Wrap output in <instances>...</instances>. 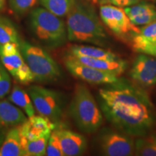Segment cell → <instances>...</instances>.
<instances>
[{
    "label": "cell",
    "instance_id": "obj_1",
    "mask_svg": "<svg viewBox=\"0 0 156 156\" xmlns=\"http://www.w3.org/2000/svg\"><path fill=\"white\" fill-rule=\"evenodd\" d=\"M102 114L116 129L132 136H142L156 127V108L147 93L124 78L99 89Z\"/></svg>",
    "mask_w": 156,
    "mask_h": 156
},
{
    "label": "cell",
    "instance_id": "obj_2",
    "mask_svg": "<svg viewBox=\"0 0 156 156\" xmlns=\"http://www.w3.org/2000/svg\"><path fill=\"white\" fill-rule=\"evenodd\" d=\"M66 26L69 41L98 46H104L108 44V36L94 8L81 0H77L68 13Z\"/></svg>",
    "mask_w": 156,
    "mask_h": 156
},
{
    "label": "cell",
    "instance_id": "obj_3",
    "mask_svg": "<svg viewBox=\"0 0 156 156\" xmlns=\"http://www.w3.org/2000/svg\"><path fill=\"white\" fill-rule=\"evenodd\" d=\"M29 28L36 41L45 48L56 49L63 46L68 40L64 21L43 7L30 12Z\"/></svg>",
    "mask_w": 156,
    "mask_h": 156
},
{
    "label": "cell",
    "instance_id": "obj_4",
    "mask_svg": "<svg viewBox=\"0 0 156 156\" xmlns=\"http://www.w3.org/2000/svg\"><path fill=\"white\" fill-rule=\"evenodd\" d=\"M69 114L77 128L85 134L95 133L103 124V114L99 105L83 84L76 85Z\"/></svg>",
    "mask_w": 156,
    "mask_h": 156
},
{
    "label": "cell",
    "instance_id": "obj_5",
    "mask_svg": "<svg viewBox=\"0 0 156 156\" xmlns=\"http://www.w3.org/2000/svg\"><path fill=\"white\" fill-rule=\"evenodd\" d=\"M19 48L32 73L34 81L38 83H53L62 77L61 68L44 48L23 40L20 42Z\"/></svg>",
    "mask_w": 156,
    "mask_h": 156
},
{
    "label": "cell",
    "instance_id": "obj_6",
    "mask_svg": "<svg viewBox=\"0 0 156 156\" xmlns=\"http://www.w3.org/2000/svg\"><path fill=\"white\" fill-rule=\"evenodd\" d=\"M27 91L36 112L55 124L59 122L65 105L64 96L61 93L41 85H32Z\"/></svg>",
    "mask_w": 156,
    "mask_h": 156
},
{
    "label": "cell",
    "instance_id": "obj_7",
    "mask_svg": "<svg viewBox=\"0 0 156 156\" xmlns=\"http://www.w3.org/2000/svg\"><path fill=\"white\" fill-rule=\"evenodd\" d=\"M96 143L99 152L105 156H131L134 153L132 136L115 128H103L98 134Z\"/></svg>",
    "mask_w": 156,
    "mask_h": 156
},
{
    "label": "cell",
    "instance_id": "obj_8",
    "mask_svg": "<svg viewBox=\"0 0 156 156\" xmlns=\"http://www.w3.org/2000/svg\"><path fill=\"white\" fill-rule=\"evenodd\" d=\"M0 61L18 83L28 84L34 81V77L25 63L18 44L8 43L0 46Z\"/></svg>",
    "mask_w": 156,
    "mask_h": 156
},
{
    "label": "cell",
    "instance_id": "obj_9",
    "mask_svg": "<svg viewBox=\"0 0 156 156\" xmlns=\"http://www.w3.org/2000/svg\"><path fill=\"white\" fill-rule=\"evenodd\" d=\"M100 17L107 28L121 38H132L140 31V28L130 21L122 7L111 5H101Z\"/></svg>",
    "mask_w": 156,
    "mask_h": 156
},
{
    "label": "cell",
    "instance_id": "obj_10",
    "mask_svg": "<svg viewBox=\"0 0 156 156\" xmlns=\"http://www.w3.org/2000/svg\"><path fill=\"white\" fill-rule=\"evenodd\" d=\"M64 64L72 75L90 84L108 85L114 83L119 79V76L80 63L68 54L64 60Z\"/></svg>",
    "mask_w": 156,
    "mask_h": 156
},
{
    "label": "cell",
    "instance_id": "obj_11",
    "mask_svg": "<svg viewBox=\"0 0 156 156\" xmlns=\"http://www.w3.org/2000/svg\"><path fill=\"white\" fill-rule=\"evenodd\" d=\"M130 77L142 87H150L156 84V58L141 54L134 60L129 71Z\"/></svg>",
    "mask_w": 156,
    "mask_h": 156
},
{
    "label": "cell",
    "instance_id": "obj_12",
    "mask_svg": "<svg viewBox=\"0 0 156 156\" xmlns=\"http://www.w3.org/2000/svg\"><path fill=\"white\" fill-rule=\"evenodd\" d=\"M55 126V123L46 117L34 115L21 124L20 132L25 140H34L50 136Z\"/></svg>",
    "mask_w": 156,
    "mask_h": 156
},
{
    "label": "cell",
    "instance_id": "obj_13",
    "mask_svg": "<svg viewBox=\"0 0 156 156\" xmlns=\"http://www.w3.org/2000/svg\"><path fill=\"white\" fill-rule=\"evenodd\" d=\"M64 156L81 155L86 151L87 142L82 134L68 129L56 130Z\"/></svg>",
    "mask_w": 156,
    "mask_h": 156
},
{
    "label": "cell",
    "instance_id": "obj_14",
    "mask_svg": "<svg viewBox=\"0 0 156 156\" xmlns=\"http://www.w3.org/2000/svg\"><path fill=\"white\" fill-rule=\"evenodd\" d=\"M124 9L130 21L136 26L156 22V7L149 2L141 0L135 5L124 7Z\"/></svg>",
    "mask_w": 156,
    "mask_h": 156
},
{
    "label": "cell",
    "instance_id": "obj_15",
    "mask_svg": "<svg viewBox=\"0 0 156 156\" xmlns=\"http://www.w3.org/2000/svg\"><path fill=\"white\" fill-rule=\"evenodd\" d=\"M68 55L80 63L116 76L122 75L127 67V63L120 58L116 59H103L86 56H75L70 54Z\"/></svg>",
    "mask_w": 156,
    "mask_h": 156
},
{
    "label": "cell",
    "instance_id": "obj_16",
    "mask_svg": "<svg viewBox=\"0 0 156 156\" xmlns=\"http://www.w3.org/2000/svg\"><path fill=\"white\" fill-rule=\"evenodd\" d=\"M25 141L20 132V125L10 128L0 147V156H25Z\"/></svg>",
    "mask_w": 156,
    "mask_h": 156
},
{
    "label": "cell",
    "instance_id": "obj_17",
    "mask_svg": "<svg viewBox=\"0 0 156 156\" xmlns=\"http://www.w3.org/2000/svg\"><path fill=\"white\" fill-rule=\"evenodd\" d=\"M28 119L26 114L8 101H0V126L9 129L23 124Z\"/></svg>",
    "mask_w": 156,
    "mask_h": 156
},
{
    "label": "cell",
    "instance_id": "obj_18",
    "mask_svg": "<svg viewBox=\"0 0 156 156\" xmlns=\"http://www.w3.org/2000/svg\"><path fill=\"white\" fill-rule=\"evenodd\" d=\"M156 44V22L145 25L132 38V48L138 53H142L146 48Z\"/></svg>",
    "mask_w": 156,
    "mask_h": 156
},
{
    "label": "cell",
    "instance_id": "obj_19",
    "mask_svg": "<svg viewBox=\"0 0 156 156\" xmlns=\"http://www.w3.org/2000/svg\"><path fill=\"white\" fill-rule=\"evenodd\" d=\"M69 54L75 56H86L103 59H116L119 58L111 51L88 45H73L69 48Z\"/></svg>",
    "mask_w": 156,
    "mask_h": 156
},
{
    "label": "cell",
    "instance_id": "obj_20",
    "mask_svg": "<svg viewBox=\"0 0 156 156\" xmlns=\"http://www.w3.org/2000/svg\"><path fill=\"white\" fill-rule=\"evenodd\" d=\"M8 101L20 108L28 118L36 114V110L28 91L18 85H15L12 88L8 95Z\"/></svg>",
    "mask_w": 156,
    "mask_h": 156
},
{
    "label": "cell",
    "instance_id": "obj_21",
    "mask_svg": "<svg viewBox=\"0 0 156 156\" xmlns=\"http://www.w3.org/2000/svg\"><path fill=\"white\" fill-rule=\"evenodd\" d=\"M134 155L156 156V132L139 136L134 141Z\"/></svg>",
    "mask_w": 156,
    "mask_h": 156
},
{
    "label": "cell",
    "instance_id": "obj_22",
    "mask_svg": "<svg viewBox=\"0 0 156 156\" xmlns=\"http://www.w3.org/2000/svg\"><path fill=\"white\" fill-rule=\"evenodd\" d=\"M21 40L14 23L7 17L0 15V46L8 43L19 45Z\"/></svg>",
    "mask_w": 156,
    "mask_h": 156
},
{
    "label": "cell",
    "instance_id": "obj_23",
    "mask_svg": "<svg viewBox=\"0 0 156 156\" xmlns=\"http://www.w3.org/2000/svg\"><path fill=\"white\" fill-rule=\"evenodd\" d=\"M76 2L77 0H39L43 7L60 17L67 16Z\"/></svg>",
    "mask_w": 156,
    "mask_h": 156
},
{
    "label": "cell",
    "instance_id": "obj_24",
    "mask_svg": "<svg viewBox=\"0 0 156 156\" xmlns=\"http://www.w3.org/2000/svg\"><path fill=\"white\" fill-rule=\"evenodd\" d=\"M50 136L34 140H25L24 149L26 156L46 155V147Z\"/></svg>",
    "mask_w": 156,
    "mask_h": 156
},
{
    "label": "cell",
    "instance_id": "obj_25",
    "mask_svg": "<svg viewBox=\"0 0 156 156\" xmlns=\"http://www.w3.org/2000/svg\"><path fill=\"white\" fill-rule=\"evenodd\" d=\"M39 0H8L9 8L15 15L23 17L34 8Z\"/></svg>",
    "mask_w": 156,
    "mask_h": 156
},
{
    "label": "cell",
    "instance_id": "obj_26",
    "mask_svg": "<svg viewBox=\"0 0 156 156\" xmlns=\"http://www.w3.org/2000/svg\"><path fill=\"white\" fill-rule=\"evenodd\" d=\"M12 88L10 74L0 61V100L9 95Z\"/></svg>",
    "mask_w": 156,
    "mask_h": 156
},
{
    "label": "cell",
    "instance_id": "obj_27",
    "mask_svg": "<svg viewBox=\"0 0 156 156\" xmlns=\"http://www.w3.org/2000/svg\"><path fill=\"white\" fill-rule=\"evenodd\" d=\"M46 155L47 156H62L64 155L62 151L59 140L56 134V130L52 132L48 139L47 147H46Z\"/></svg>",
    "mask_w": 156,
    "mask_h": 156
},
{
    "label": "cell",
    "instance_id": "obj_28",
    "mask_svg": "<svg viewBox=\"0 0 156 156\" xmlns=\"http://www.w3.org/2000/svg\"><path fill=\"white\" fill-rule=\"evenodd\" d=\"M94 1L101 5H111L124 8V7L135 5L141 0H94Z\"/></svg>",
    "mask_w": 156,
    "mask_h": 156
},
{
    "label": "cell",
    "instance_id": "obj_29",
    "mask_svg": "<svg viewBox=\"0 0 156 156\" xmlns=\"http://www.w3.org/2000/svg\"><path fill=\"white\" fill-rule=\"evenodd\" d=\"M141 54H148V55H151L156 57V44L146 48V49Z\"/></svg>",
    "mask_w": 156,
    "mask_h": 156
},
{
    "label": "cell",
    "instance_id": "obj_30",
    "mask_svg": "<svg viewBox=\"0 0 156 156\" xmlns=\"http://www.w3.org/2000/svg\"><path fill=\"white\" fill-rule=\"evenodd\" d=\"M8 130H5L3 129H0V147H1L2 145L4 140L5 139L6 136V134Z\"/></svg>",
    "mask_w": 156,
    "mask_h": 156
},
{
    "label": "cell",
    "instance_id": "obj_31",
    "mask_svg": "<svg viewBox=\"0 0 156 156\" xmlns=\"http://www.w3.org/2000/svg\"><path fill=\"white\" fill-rule=\"evenodd\" d=\"M5 5V0H0V10L4 8Z\"/></svg>",
    "mask_w": 156,
    "mask_h": 156
},
{
    "label": "cell",
    "instance_id": "obj_32",
    "mask_svg": "<svg viewBox=\"0 0 156 156\" xmlns=\"http://www.w3.org/2000/svg\"><path fill=\"white\" fill-rule=\"evenodd\" d=\"M154 1H155V2H156V0H154Z\"/></svg>",
    "mask_w": 156,
    "mask_h": 156
}]
</instances>
